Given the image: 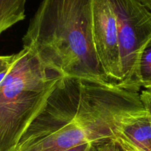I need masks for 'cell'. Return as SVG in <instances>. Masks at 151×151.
Masks as SVG:
<instances>
[{
	"instance_id": "obj_8",
	"label": "cell",
	"mask_w": 151,
	"mask_h": 151,
	"mask_svg": "<svg viewBox=\"0 0 151 151\" xmlns=\"http://www.w3.org/2000/svg\"><path fill=\"white\" fill-rule=\"evenodd\" d=\"M135 87L139 92L140 88H151V38L143 49L137 66Z\"/></svg>"
},
{
	"instance_id": "obj_6",
	"label": "cell",
	"mask_w": 151,
	"mask_h": 151,
	"mask_svg": "<svg viewBox=\"0 0 151 151\" xmlns=\"http://www.w3.org/2000/svg\"><path fill=\"white\" fill-rule=\"evenodd\" d=\"M115 142L123 151H151V116L148 111L145 109L125 118Z\"/></svg>"
},
{
	"instance_id": "obj_11",
	"label": "cell",
	"mask_w": 151,
	"mask_h": 151,
	"mask_svg": "<svg viewBox=\"0 0 151 151\" xmlns=\"http://www.w3.org/2000/svg\"><path fill=\"white\" fill-rule=\"evenodd\" d=\"M100 145L88 143V144L82 145L78 146V147H73V148L69 149V150L64 151H97L98 150V147Z\"/></svg>"
},
{
	"instance_id": "obj_9",
	"label": "cell",
	"mask_w": 151,
	"mask_h": 151,
	"mask_svg": "<svg viewBox=\"0 0 151 151\" xmlns=\"http://www.w3.org/2000/svg\"><path fill=\"white\" fill-rule=\"evenodd\" d=\"M14 58L15 54L11 55H0V75L4 73L10 68Z\"/></svg>"
},
{
	"instance_id": "obj_12",
	"label": "cell",
	"mask_w": 151,
	"mask_h": 151,
	"mask_svg": "<svg viewBox=\"0 0 151 151\" xmlns=\"http://www.w3.org/2000/svg\"><path fill=\"white\" fill-rule=\"evenodd\" d=\"M97 151H119V147L115 141H109L99 145Z\"/></svg>"
},
{
	"instance_id": "obj_13",
	"label": "cell",
	"mask_w": 151,
	"mask_h": 151,
	"mask_svg": "<svg viewBox=\"0 0 151 151\" xmlns=\"http://www.w3.org/2000/svg\"><path fill=\"white\" fill-rule=\"evenodd\" d=\"M139 1L151 11V0H139Z\"/></svg>"
},
{
	"instance_id": "obj_14",
	"label": "cell",
	"mask_w": 151,
	"mask_h": 151,
	"mask_svg": "<svg viewBox=\"0 0 151 151\" xmlns=\"http://www.w3.org/2000/svg\"><path fill=\"white\" fill-rule=\"evenodd\" d=\"M119 151H123V150H122V149H121V148H120V147H119Z\"/></svg>"
},
{
	"instance_id": "obj_1",
	"label": "cell",
	"mask_w": 151,
	"mask_h": 151,
	"mask_svg": "<svg viewBox=\"0 0 151 151\" xmlns=\"http://www.w3.org/2000/svg\"><path fill=\"white\" fill-rule=\"evenodd\" d=\"M145 109L140 92L63 78L12 151H64L115 141L124 119Z\"/></svg>"
},
{
	"instance_id": "obj_5",
	"label": "cell",
	"mask_w": 151,
	"mask_h": 151,
	"mask_svg": "<svg viewBox=\"0 0 151 151\" xmlns=\"http://www.w3.org/2000/svg\"><path fill=\"white\" fill-rule=\"evenodd\" d=\"M92 30L99 62L111 83L122 81L119 32L110 0H91Z\"/></svg>"
},
{
	"instance_id": "obj_7",
	"label": "cell",
	"mask_w": 151,
	"mask_h": 151,
	"mask_svg": "<svg viewBox=\"0 0 151 151\" xmlns=\"http://www.w3.org/2000/svg\"><path fill=\"white\" fill-rule=\"evenodd\" d=\"M27 0H0V35L26 17Z\"/></svg>"
},
{
	"instance_id": "obj_3",
	"label": "cell",
	"mask_w": 151,
	"mask_h": 151,
	"mask_svg": "<svg viewBox=\"0 0 151 151\" xmlns=\"http://www.w3.org/2000/svg\"><path fill=\"white\" fill-rule=\"evenodd\" d=\"M63 77L43 64L31 48L15 54L0 75V151H12Z\"/></svg>"
},
{
	"instance_id": "obj_2",
	"label": "cell",
	"mask_w": 151,
	"mask_h": 151,
	"mask_svg": "<svg viewBox=\"0 0 151 151\" xmlns=\"http://www.w3.org/2000/svg\"><path fill=\"white\" fill-rule=\"evenodd\" d=\"M22 41L63 78L113 84L95 50L91 0H42Z\"/></svg>"
},
{
	"instance_id": "obj_10",
	"label": "cell",
	"mask_w": 151,
	"mask_h": 151,
	"mask_svg": "<svg viewBox=\"0 0 151 151\" xmlns=\"http://www.w3.org/2000/svg\"><path fill=\"white\" fill-rule=\"evenodd\" d=\"M140 98L145 109L151 116V88L142 91L140 92Z\"/></svg>"
},
{
	"instance_id": "obj_4",
	"label": "cell",
	"mask_w": 151,
	"mask_h": 151,
	"mask_svg": "<svg viewBox=\"0 0 151 151\" xmlns=\"http://www.w3.org/2000/svg\"><path fill=\"white\" fill-rule=\"evenodd\" d=\"M119 32L122 81L119 86L137 91L140 55L151 38V11L139 0H110Z\"/></svg>"
}]
</instances>
